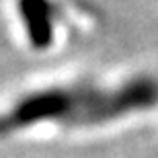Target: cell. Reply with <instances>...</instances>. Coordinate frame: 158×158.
<instances>
[{
	"label": "cell",
	"instance_id": "obj_1",
	"mask_svg": "<svg viewBox=\"0 0 158 158\" xmlns=\"http://www.w3.org/2000/svg\"><path fill=\"white\" fill-rule=\"evenodd\" d=\"M156 103L158 80L152 76L129 78L113 88H101L88 82L49 86L25 94L0 115V135L43 121H56L68 127H90L150 109Z\"/></svg>",
	"mask_w": 158,
	"mask_h": 158
},
{
	"label": "cell",
	"instance_id": "obj_2",
	"mask_svg": "<svg viewBox=\"0 0 158 158\" xmlns=\"http://www.w3.org/2000/svg\"><path fill=\"white\" fill-rule=\"evenodd\" d=\"M19 10L31 45L47 49L53 41V4L49 0H19Z\"/></svg>",
	"mask_w": 158,
	"mask_h": 158
}]
</instances>
